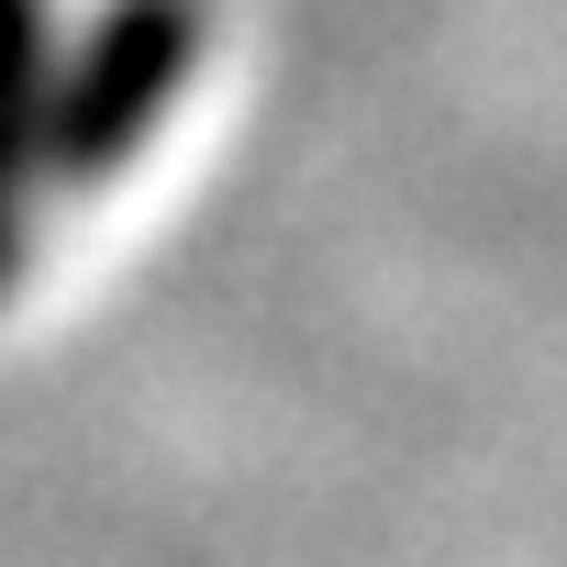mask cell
Returning <instances> with one entry per match:
<instances>
[{"instance_id": "2", "label": "cell", "mask_w": 567, "mask_h": 567, "mask_svg": "<svg viewBox=\"0 0 567 567\" xmlns=\"http://www.w3.org/2000/svg\"><path fill=\"white\" fill-rule=\"evenodd\" d=\"M45 68H56V12L0 0V290L23 267V200L45 178Z\"/></svg>"}, {"instance_id": "1", "label": "cell", "mask_w": 567, "mask_h": 567, "mask_svg": "<svg viewBox=\"0 0 567 567\" xmlns=\"http://www.w3.org/2000/svg\"><path fill=\"white\" fill-rule=\"evenodd\" d=\"M200 0H101L90 34L45 68V178H112L145 156L167 101L200 79Z\"/></svg>"}]
</instances>
